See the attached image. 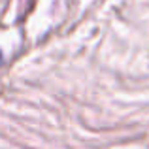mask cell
Masks as SVG:
<instances>
[{
    "label": "cell",
    "instance_id": "1",
    "mask_svg": "<svg viewBox=\"0 0 149 149\" xmlns=\"http://www.w3.org/2000/svg\"><path fill=\"white\" fill-rule=\"evenodd\" d=\"M0 64H2V53H0Z\"/></svg>",
    "mask_w": 149,
    "mask_h": 149
}]
</instances>
